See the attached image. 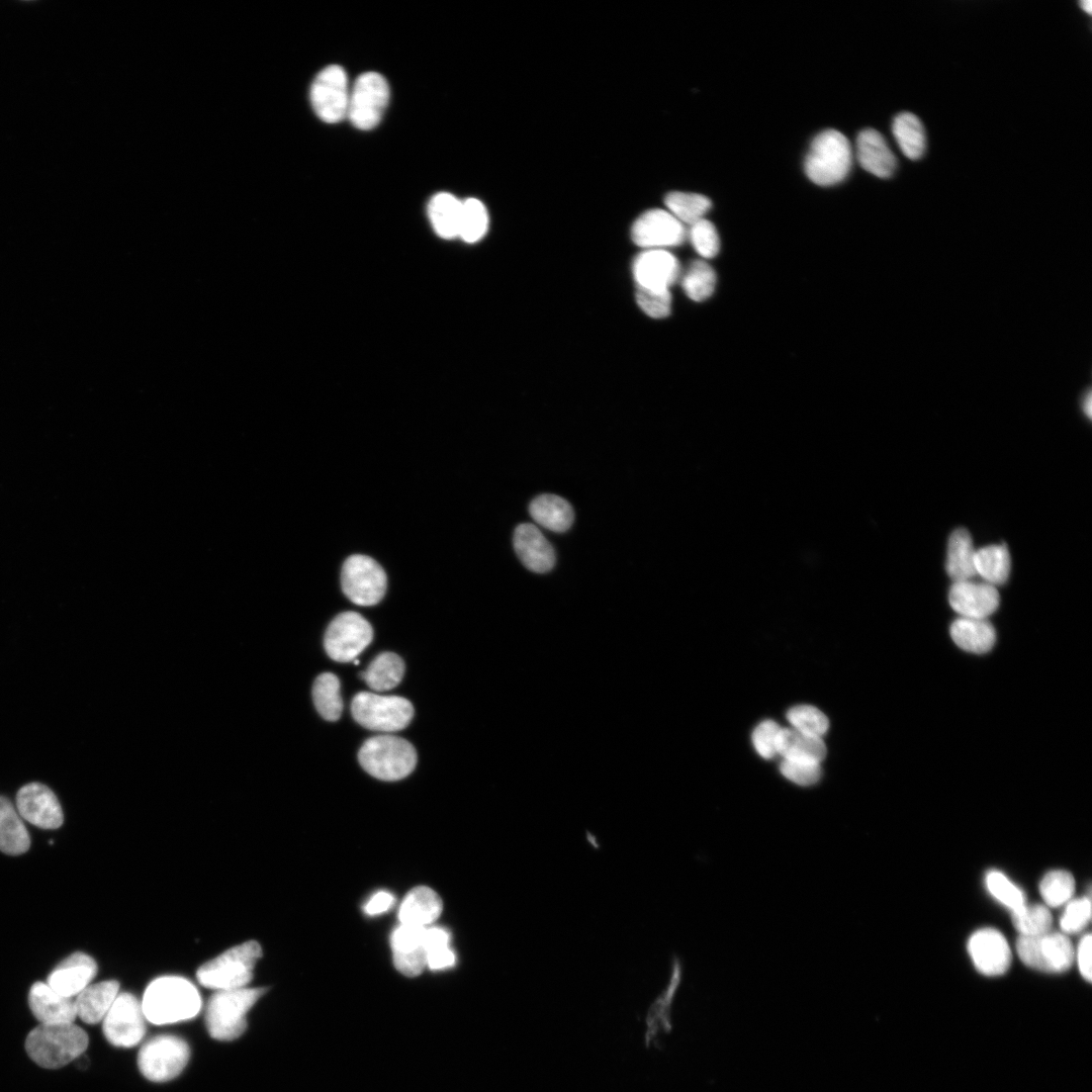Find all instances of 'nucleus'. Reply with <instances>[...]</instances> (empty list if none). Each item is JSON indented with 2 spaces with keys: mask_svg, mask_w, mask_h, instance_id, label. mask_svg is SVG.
Segmentation results:
<instances>
[{
  "mask_svg": "<svg viewBox=\"0 0 1092 1092\" xmlns=\"http://www.w3.org/2000/svg\"><path fill=\"white\" fill-rule=\"evenodd\" d=\"M664 203L668 210L682 224H694L704 218L711 208V200L698 193L673 191L665 196Z\"/></svg>",
  "mask_w": 1092,
  "mask_h": 1092,
  "instance_id": "37",
  "label": "nucleus"
},
{
  "mask_svg": "<svg viewBox=\"0 0 1092 1092\" xmlns=\"http://www.w3.org/2000/svg\"><path fill=\"white\" fill-rule=\"evenodd\" d=\"M88 1043L86 1031L74 1022L39 1023L27 1034L25 1050L39 1067L59 1069L82 1056Z\"/></svg>",
  "mask_w": 1092,
  "mask_h": 1092,
  "instance_id": "2",
  "label": "nucleus"
},
{
  "mask_svg": "<svg viewBox=\"0 0 1092 1092\" xmlns=\"http://www.w3.org/2000/svg\"><path fill=\"white\" fill-rule=\"evenodd\" d=\"M1091 918V903L1089 898H1079L1072 900L1066 906V909L1061 917V928L1066 933H1076L1081 931L1090 921Z\"/></svg>",
  "mask_w": 1092,
  "mask_h": 1092,
  "instance_id": "47",
  "label": "nucleus"
},
{
  "mask_svg": "<svg viewBox=\"0 0 1092 1092\" xmlns=\"http://www.w3.org/2000/svg\"><path fill=\"white\" fill-rule=\"evenodd\" d=\"M968 950L977 971L989 977L1000 976L1010 967L1011 951L1006 938L994 928L972 934Z\"/></svg>",
  "mask_w": 1092,
  "mask_h": 1092,
  "instance_id": "17",
  "label": "nucleus"
},
{
  "mask_svg": "<svg viewBox=\"0 0 1092 1092\" xmlns=\"http://www.w3.org/2000/svg\"><path fill=\"white\" fill-rule=\"evenodd\" d=\"M351 712L355 721L369 730L395 732L411 723L414 707L399 696L361 692L353 698Z\"/></svg>",
  "mask_w": 1092,
  "mask_h": 1092,
  "instance_id": "7",
  "label": "nucleus"
},
{
  "mask_svg": "<svg viewBox=\"0 0 1092 1092\" xmlns=\"http://www.w3.org/2000/svg\"><path fill=\"white\" fill-rule=\"evenodd\" d=\"M30 845V838L21 817L13 804L0 796V850L6 854L24 853Z\"/></svg>",
  "mask_w": 1092,
  "mask_h": 1092,
  "instance_id": "31",
  "label": "nucleus"
},
{
  "mask_svg": "<svg viewBox=\"0 0 1092 1092\" xmlns=\"http://www.w3.org/2000/svg\"><path fill=\"white\" fill-rule=\"evenodd\" d=\"M636 301L639 307L651 317L663 318L670 313L669 289L653 290L637 287Z\"/></svg>",
  "mask_w": 1092,
  "mask_h": 1092,
  "instance_id": "46",
  "label": "nucleus"
},
{
  "mask_svg": "<svg viewBox=\"0 0 1092 1092\" xmlns=\"http://www.w3.org/2000/svg\"><path fill=\"white\" fill-rule=\"evenodd\" d=\"M96 973V963L90 956L75 952L53 970L47 984L59 994L74 998L90 985Z\"/></svg>",
  "mask_w": 1092,
  "mask_h": 1092,
  "instance_id": "21",
  "label": "nucleus"
},
{
  "mask_svg": "<svg viewBox=\"0 0 1092 1092\" xmlns=\"http://www.w3.org/2000/svg\"><path fill=\"white\" fill-rule=\"evenodd\" d=\"M442 909L443 903L439 895L429 887L419 886L404 897L398 918L400 923L428 927L438 919Z\"/></svg>",
  "mask_w": 1092,
  "mask_h": 1092,
  "instance_id": "25",
  "label": "nucleus"
},
{
  "mask_svg": "<svg viewBox=\"0 0 1092 1092\" xmlns=\"http://www.w3.org/2000/svg\"><path fill=\"white\" fill-rule=\"evenodd\" d=\"M462 201L447 192L437 193L429 203V216L437 235L443 239L458 237Z\"/></svg>",
  "mask_w": 1092,
  "mask_h": 1092,
  "instance_id": "33",
  "label": "nucleus"
},
{
  "mask_svg": "<svg viewBox=\"0 0 1092 1092\" xmlns=\"http://www.w3.org/2000/svg\"><path fill=\"white\" fill-rule=\"evenodd\" d=\"M354 664H355V665H358V664H359V660L355 659V660H354Z\"/></svg>",
  "mask_w": 1092,
  "mask_h": 1092,
  "instance_id": "54",
  "label": "nucleus"
},
{
  "mask_svg": "<svg viewBox=\"0 0 1092 1092\" xmlns=\"http://www.w3.org/2000/svg\"><path fill=\"white\" fill-rule=\"evenodd\" d=\"M951 608L961 617L987 619L999 606V594L985 581H956L948 593Z\"/></svg>",
  "mask_w": 1092,
  "mask_h": 1092,
  "instance_id": "20",
  "label": "nucleus"
},
{
  "mask_svg": "<svg viewBox=\"0 0 1092 1092\" xmlns=\"http://www.w3.org/2000/svg\"><path fill=\"white\" fill-rule=\"evenodd\" d=\"M787 719L793 728L814 736L821 737L829 727L826 715L810 705H800L787 712Z\"/></svg>",
  "mask_w": 1092,
  "mask_h": 1092,
  "instance_id": "43",
  "label": "nucleus"
},
{
  "mask_svg": "<svg viewBox=\"0 0 1092 1092\" xmlns=\"http://www.w3.org/2000/svg\"><path fill=\"white\" fill-rule=\"evenodd\" d=\"M449 932L438 926H428L425 932V947L427 951V967L433 971L451 968L455 965L456 957L449 946Z\"/></svg>",
  "mask_w": 1092,
  "mask_h": 1092,
  "instance_id": "39",
  "label": "nucleus"
},
{
  "mask_svg": "<svg viewBox=\"0 0 1092 1092\" xmlns=\"http://www.w3.org/2000/svg\"><path fill=\"white\" fill-rule=\"evenodd\" d=\"M190 1057L188 1043L181 1037L163 1034L148 1040L140 1050L138 1066L152 1082H167L177 1077Z\"/></svg>",
  "mask_w": 1092,
  "mask_h": 1092,
  "instance_id": "8",
  "label": "nucleus"
},
{
  "mask_svg": "<svg viewBox=\"0 0 1092 1092\" xmlns=\"http://www.w3.org/2000/svg\"><path fill=\"white\" fill-rule=\"evenodd\" d=\"M312 699L320 715L327 721H337L343 711L339 678L331 672L320 674L312 687Z\"/></svg>",
  "mask_w": 1092,
  "mask_h": 1092,
  "instance_id": "36",
  "label": "nucleus"
},
{
  "mask_svg": "<svg viewBox=\"0 0 1092 1092\" xmlns=\"http://www.w3.org/2000/svg\"><path fill=\"white\" fill-rule=\"evenodd\" d=\"M16 808L22 819L42 829L59 828L64 821L56 795L40 783H30L18 790Z\"/></svg>",
  "mask_w": 1092,
  "mask_h": 1092,
  "instance_id": "16",
  "label": "nucleus"
},
{
  "mask_svg": "<svg viewBox=\"0 0 1092 1092\" xmlns=\"http://www.w3.org/2000/svg\"><path fill=\"white\" fill-rule=\"evenodd\" d=\"M1016 950L1026 966L1048 973L1067 971L1075 956L1071 940L1063 933L1052 931L1034 936L1020 935Z\"/></svg>",
  "mask_w": 1092,
  "mask_h": 1092,
  "instance_id": "9",
  "label": "nucleus"
},
{
  "mask_svg": "<svg viewBox=\"0 0 1092 1092\" xmlns=\"http://www.w3.org/2000/svg\"><path fill=\"white\" fill-rule=\"evenodd\" d=\"M975 554L970 533L963 528L956 529L948 538L945 563L946 572L953 582L970 580L976 575Z\"/></svg>",
  "mask_w": 1092,
  "mask_h": 1092,
  "instance_id": "30",
  "label": "nucleus"
},
{
  "mask_svg": "<svg viewBox=\"0 0 1092 1092\" xmlns=\"http://www.w3.org/2000/svg\"><path fill=\"white\" fill-rule=\"evenodd\" d=\"M1074 890L1075 880L1071 873L1064 870L1049 872L1039 884V893L1050 907H1059L1068 902Z\"/></svg>",
  "mask_w": 1092,
  "mask_h": 1092,
  "instance_id": "42",
  "label": "nucleus"
},
{
  "mask_svg": "<svg viewBox=\"0 0 1092 1092\" xmlns=\"http://www.w3.org/2000/svg\"><path fill=\"white\" fill-rule=\"evenodd\" d=\"M145 1019L142 1003L132 994H118L102 1020L104 1036L115 1046H133L144 1037Z\"/></svg>",
  "mask_w": 1092,
  "mask_h": 1092,
  "instance_id": "14",
  "label": "nucleus"
},
{
  "mask_svg": "<svg viewBox=\"0 0 1092 1092\" xmlns=\"http://www.w3.org/2000/svg\"><path fill=\"white\" fill-rule=\"evenodd\" d=\"M1091 949H1092V937L1088 933L1084 935L1079 943L1077 950L1078 967L1082 977L1090 982L1092 978L1091 974Z\"/></svg>",
  "mask_w": 1092,
  "mask_h": 1092,
  "instance_id": "50",
  "label": "nucleus"
},
{
  "mask_svg": "<svg viewBox=\"0 0 1092 1092\" xmlns=\"http://www.w3.org/2000/svg\"><path fill=\"white\" fill-rule=\"evenodd\" d=\"M856 157L860 166L877 177L888 178L896 170L894 153L885 138L876 129L866 128L858 133Z\"/></svg>",
  "mask_w": 1092,
  "mask_h": 1092,
  "instance_id": "24",
  "label": "nucleus"
},
{
  "mask_svg": "<svg viewBox=\"0 0 1092 1092\" xmlns=\"http://www.w3.org/2000/svg\"><path fill=\"white\" fill-rule=\"evenodd\" d=\"M777 748L778 753L787 760L820 763L826 756V746L821 737L795 728H781Z\"/></svg>",
  "mask_w": 1092,
  "mask_h": 1092,
  "instance_id": "27",
  "label": "nucleus"
},
{
  "mask_svg": "<svg viewBox=\"0 0 1092 1092\" xmlns=\"http://www.w3.org/2000/svg\"><path fill=\"white\" fill-rule=\"evenodd\" d=\"M426 927L400 923L392 932L393 964L406 977H417L427 967Z\"/></svg>",
  "mask_w": 1092,
  "mask_h": 1092,
  "instance_id": "19",
  "label": "nucleus"
},
{
  "mask_svg": "<svg viewBox=\"0 0 1092 1092\" xmlns=\"http://www.w3.org/2000/svg\"><path fill=\"white\" fill-rule=\"evenodd\" d=\"M716 273L706 262L698 260L691 263L681 277V286L686 294L695 301L710 297L715 289Z\"/></svg>",
  "mask_w": 1092,
  "mask_h": 1092,
  "instance_id": "38",
  "label": "nucleus"
},
{
  "mask_svg": "<svg viewBox=\"0 0 1092 1092\" xmlns=\"http://www.w3.org/2000/svg\"><path fill=\"white\" fill-rule=\"evenodd\" d=\"M361 766L381 781H398L407 777L417 764V752L407 740L394 735H379L367 739L358 752Z\"/></svg>",
  "mask_w": 1092,
  "mask_h": 1092,
  "instance_id": "4",
  "label": "nucleus"
},
{
  "mask_svg": "<svg viewBox=\"0 0 1092 1092\" xmlns=\"http://www.w3.org/2000/svg\"><path fill=\"white\" fill-rule=\"evenodd\" d=\"M529 513L537 524L556 533L567 531L574 519L571 505L551 493L536 496L529 506Z\"/></svg>",
  "mask_w": 1092,
  "mask_h": 1092,
  "instance_id": "29",
  "label": "nucleus"
},
{
  "mask_svg": "<svg viewBox=\"0 0 1092 1092\" xmlns=\"http://www.w3.org/2000/svg\"><path fill=\"white\" fill-rule=\"evenodd\" d=\"M266 988L220 990L208 1000L205 1024L211 1037L228 1041L238 1038L247 1028V1014Z\"/></svg>",
  "mask_w": 1092,
  "mask_h": 1092,
  "instance_id": "3",
  "label": "nucleus"
},
{
  "mask_svg": "<svg viewBox=\"0 0 1092 1092\" xmlns=\"http://www.w3.org/2000/svg\"><path fill=\"white\" fill-rule=\"evenodd\" d=\"M633 277L637 287L653 290L669 289L679 277L677 259L666 250H644L634 260Z\"/></svg>",
  "mask_w": 1092,
  "mask_h": 1092,
  "instance_id": "18",
  "label": "nucleus"
},
{
  "mask_svg": "<svg viewBox=\"0 0 1092 1092\" xmlns=\"http://www.w3.org/2000/svg\"><path fill=\"white\" fill-rule=\"evenodd\" d=\"M389 99L385 78L376 72L361 74L349 95L347 116L359 129H371L380 121Z\"/></svg>",
  "mask_w": 1092,
  "mask_h": 1092,
  "instance_id": "11",
  "label": "nucleus"
},
{
  "mask_svg": "<svg viewBox=\"0 0 1092 1092\" xmlns=\"http://www.w3.org/2000/svg\"><path fill=\"white\" fill-rule=\"evenodd\" d=\"M261 954L257 941H246L202 965L197 971V980L202 986L217 991L244 988L252 980Z\"/></svg>",
  "mask_w": 1092,
  "mask_h": 1092,
  "instance_id": "6",
  "label": "nucleus"
},
{
  "mask_svg": "<svg viewBox=\"0 0 1092 1092\" xmlns=\"http://www.w3.org/2000/svg\"><path fill=\"white\" fill-rule=\"evenodd\" d=\"M631 235L634 243L645 250H665L680 245L686 231L668 210L655 208L645 211L634 221Z\"/></svg>",
  "mask_w": 1092,
  "mask_h": 1092,
  "instance_id": "15",
  "label": "nucleus"
},
{
  "mask_svg": "<svg viewBox=\"0 0 1092 1092\" xmlns=\"http://www.w3.org/2000/svg\"><path fill=\"white\" fill-rule=\"evenodd\" d=\"M950 636L963 650L983 654L992 649L996 634L987 619L960 617L950 625Z\"/></svg>",
  "mask_w": 1092,
  "mask_h": 1092,
  "instance_id": "28",
  "label": "nucleus"
},
{
  "mask_svg": "<svg viewBox=\"0 0 1092 1092\" xmlns=\"http://www.w3.org/2000/svg\"><path fill=\"white\" fill-rule=\"evenodd\" d=\"M1083 404H1084V413L1090 418L1091 417V393H1090V391H1088L1086 397L1084 398Z\"/></svg>",
  "mask_w": 1092,
  "mask_h": 1092,
  "instance_id": "52",
  "label": "nucleus"
},
{
  "mask_svg": "<svg viewBox=\"0 0 1092 1092\" xmlns=\"http://www.w3.org/2000/svg\"><path fill=\"white\" fill-rule=\"evenodd\" d=\"M119 984L109 980L88 985L75 1001L77 1016L88 1024L103 1020L118 995Z\"/></svg>",
  "mask_w": 1092,
  "mask_h": 1092,
  "instance_id": "26",
  "label": "nucleus"
},
{
  "mask_svg": "<svg viewBox=\"0 0 1092 1092\" xmlns=\"http://www.w3.org/2000/svg\"><path fill=\"white\" fill-rule=\"evenodd\" d=\"M1012 923L1021 936H1034L1051 931L1053 916L1041 904H1025L1012 912Z\"/></svg>",
  "mask_w": 1092,
  "mask_h": 1092,
  "instance_id": "41",
  "label": "nucleus"
},
{
  "mask_svg": "<svg viewBox=\"0 0 1092 1092\" xmlns=\"http://www.w3.org/2000/svg\"><path fill=\"white\" fill-rule=\"evenodd\" d=\"M403 673V660L393 652H383L370 662L360 676L373 691L385 692L395 688L402 679Z\"/></svg>",
  "mask_w": 1092,
  "mask_h": 1092,
  "instance_id": "32",
  "label": "nucleus"
},
{
  "mask_svg": "<svg viewBox=\"0 0 1092 1092\" xmlns=\"http://www.w3.org/2000/svg\"><path fill=\"white\" fill-rule=\"evenodd\" d=\"M986 885L991 895L1012 912L1025 905L1022 891L1002 873L989 872L986 876Z\"/></svg>",
  "mask_w": 1092,
  "mask_h": 1092,
  "instance_id": "44",
  "label": "nucleus"
},
{
  "mask_svg": "<svg viewBox=\"0 0 1092 1092\" xmlns=\"http://www.w3.org/2000/svg\"><path fill=\"white\" fill-rule=\"evenodd\" d=\"M28 1004L40 1024L74 1022L77 1017L74 998L59 994L43 982L30 987Z\"/></svg>",
  "mask_w": 1092,
  "mask_h": 1092,
  "instance_id": "23",
  "label": "nucleus"
},
{
  "mask_svg": "<svg viewBox=\"0 0 1092 1092\" xmlns=\"http://www.w3.org/2000/svg\"><path fill=\"white\" fill-rule=\"evenodd\" d=\"M1080 5H1081V8L1084 11H1086L1087 13L1090 14L1092 12V2H1091V0H1082L1080 2Z\"/></svg>",
  "mask_w": 1092,
  "mask_h": 1092,
  "instance_id": "53",
  "label": "nucleus"
},
{
  "mask_svg": "<svg viewBox=\"0 0 1092 1092\" xmlns=\"http://www.w3.org/2000/svg\"><path fill=\"white\" fill-rule=\"evenodd\" d=\"M513 544L519 559L529 570L545 573L553 568L556 559L554 549L533 524L518 525Z\"/></svg>",
  "mask_w": 1092,
  "mask_h": 1092,
  "instance_id": "22",
  "label": "nucleus"
},
{
  "mask_svg": "<svg viewBox=\"0 0 1092 1092\" xmlns=\"http://www.w3.org/2000/svg\"><path fill=\"white\" fill-rule=\"evenodd\" d=\"M371 625L356 612L339 614L327 628L324 646L335 661L348 662L356 658L372 641Z\"/></svg>",
  "mask_w": 1092,
  "mask_h": 1092,
  "instance_id": "12",
  "label": "nucleus"
},
{
  "mask_svg": "<svg viewBox=\"0 0 1092 1092\" xmlns=\"http://www.w3.org/2000/svg\"><path fill=\"white\" fill-rule=\"evenodd\" d=\"M141 1003L146 1019L158 1025L188 1020L201 1008L196 987L177 976L160 977L151 982Z\"/></svg>",
  "mask_w": 1092,
  "mask_h": 1092,
  "instance_id": "1",
  "label": "nucleus"
},
{
  "mask_svg": "<svg viewBox=\"0 0 1092 1092\" xmlns=\"http://www.w3.org/2000/svg\"><path fill=\"white\" fill-rule=\"evenodd\" d=\"M394 897L386 891L375 893L365 904L364 911L368 915H377L386 912L393 904Z\"/></svg>",
  "mask_w": 1092,
  "mask_h": 1092,
  "instance_id": "51",
  "label": "nucleus"
},
{
  "mask_svg": "<svg viewBox=\"0 0 1092 1092\" xmlns=\"http://www.w3.org/2000/svg\"><path fill=\"white\" fill-rule=\"evenodd\" d=\"M781 727L772 720L761 722L752 733L753 745L760 756L769 759L778 753L777 742Z\"/></svg>",
  "mask_w": 1092,
  "mask_h": 1092,
  "instance_id": "49",
  "label": "nucleus"
},
{
  "mask_svg": "<svg viewBox=\"0 0 1092 1092\" xmlns=\"http://www.w3.org/2000/svg\"><path fill=\"white\" fill-rule=\"evenodd\" d=\"M350 91L347 75L338 65H330L314 78L310 101L316 115L325 122L341 121L348 112Z\"/></svg>",
  "mask_w": 1092,
  "mask_h": 1092,
  "instance_id": "13",
  "label": "nucleus"
},
{
  "mask_svg": "<svg viewBox=\"0 0 1092 1092\" xmlns=\"http://www.w3.org/2000/svg\"><path fill=\"white\" fill-rule=\"evenodd\" d=\"M892 130L902 153L911 160L925 151L926 136L920 119L911 112H901L893 120Z\"/></svg>",
  "mask_w": 1092,
  "mask_h": 1092,
  "instance_id": "35",
  "label": "nucleus"
},
{
  "mask_svg": "<svg viewBox=\"0 0 1092 1092\" xmlns=\"http://www.w3.org/2000/svg\"><path fill=\"white\" fill-rule=\"evenodd\" d=\"M780 770L789 781L799 786H812L819 782L822 776L820 763H810L784 759Z\"/></svg>",
  "mask_w": 1092,
  "mask_h": 1092,
  "instance_id": "48",
  "label": "nucleus"
},
{
  "mask_svg": "<svg viewBox=\"0 0 1092 1092\" xmlns=\"http://www.w3.org/2000/svg\"><path fill=\"white\" fill-rule=\"evenodd\" d=\"M690 239L695 250L703 258H713L719 252L720 240L717 230L705 218L692 224Z\"/></svg>",
  "mask_w": 1092,
  "mask_h": 1092,
  "instance_id": "45",
  "label": "nucleus"
},
{
  "mask_svg": "<svg viewBox=\"0 0 1092 1092\" xmlns=\"http://www.w3.org/2000/svg\"><path fill=\"white\" fill-rule=\"evenodd\" d=\"M1010 567V554L1004 544L989 545L976 550V574H979L985 582L994 586L1006 582Z\"/></svg>",
  "mask_w": 1092,
  "mask_h": 1092,
  "instance_id": "34",
  "label": "nucleus"
},
{
  "mask_svg": "<svg viewBox=\"0 0 1092 1092\" xmlns=\"http://www.w3.org/2000/svg\"><path fill=\"white\" fill-rule=\"evenodd\" d=\"M342 588L346 597L359 606H373L381 601L387 578L383 568L366 555L348 557L341 571Z\"/></svg>",
  "mask_w": 1092,
  "mask_h": 1092,
  "instance_id": "10",
  "label": "nucleus"
},
{
  "mask_svg": "<svg viewBox=\"0 0 1092 1092\" xmlns=\"http://www.w3.org/2000/svg\"><path fill=\"white\" fill-rule=\"evenodd\" d=\"M852 164V150L846 136L827 129L813 140L805 159V172L815 184L829 186L842 181Z\"/></svg>",
  "mask_w": 1092,
  "mask_h": 1092,
  "instance_id": "5",
  "label": "nucleus"
},
{
  "mask_svg": "<svg viewBox=\"0 0 1092 1092\" xmlns=\"http://www.w3.org/2000/svg\"><path fill=\"white\" fill-rule=\"evenodd\" d=\"M488 228V215L485 206L476 198L462 201L458 237L467 243L479 241Z\"/></svg>",
  "mask_w": 1092,
  "mask_h": 1092,
  "instance_id": "40",
  "label": "nucleus"
}]
</instances>
